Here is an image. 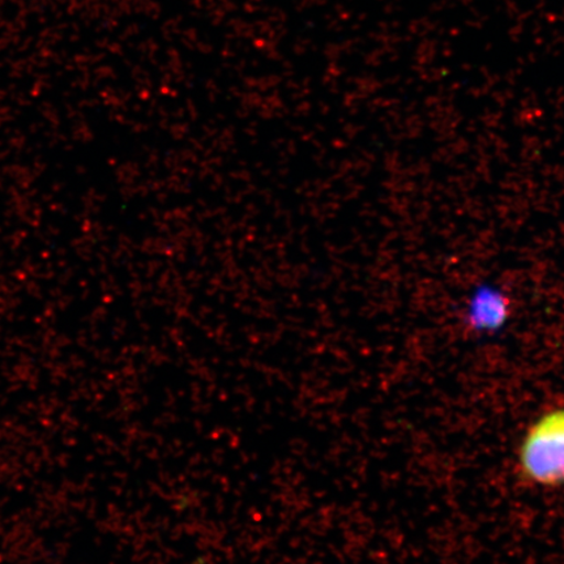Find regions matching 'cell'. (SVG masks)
Masks as SVG:
<instances>
[{
    "label": "cell",
    "mask_w": 564,
    "mask_h": 564,
    "mask_svg": "<svg viewBox=\"0 0 564 564\" xmlns=\"http://www.w3.org/2000/svg\"><path fill=\"white\" fill-rule=\"evenodd\" d=\"M519 463L529 481L564 484V409L549 412L534 423L521 444Z\"/></svg>",
    "instance_id": "1"
},
{
    "label": "cell",
    "mask_w": 564,
    "mask_h": 564,
    "mask_svg": "<svg viewBox=\"0 0 564 564\" xmlns=\"http://www.w3.org/2000/svg\"><path fill=\"white\" fill-rule=\"evenodd\" d=\"M510 314L509 297L502 289L489 282L476 286L465 302V322L478 334L497 333L509 322Z\"/></svg>",
    "instance_id": "2"
}]
</instances>
